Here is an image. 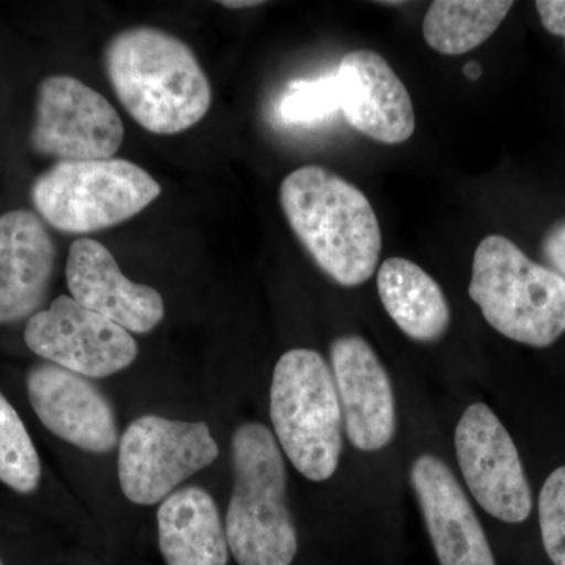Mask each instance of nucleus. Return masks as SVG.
Here are the masks:
<instances>
[{
    "instance_id": "nucleus-1",
    "label": "nucleus",
    "mask_w": 565,
    "mask_h": 565,
    "mask_svg": "<svg viewBox=\"0 0 565 565\" xmlns=\"http://www.w3.org/2000/svg\"><path fill=\"white\" fill-rule=\"evenodd\" d=\"M104 65L118 102L147 131H188L210 111V79L191 46L172 33L126 29L107 43Z\"/></svg>"
},
{
    "instance_id": "nucleus-2",
    "label": "nucleus",
    "mask_w": 565,
    "mask_h": 565,
    "mask_svg": "<svg viewBox=\"0 0 565 565\" xmlns=\"http://www.w3.org/2000/svg\"><path fill=\"white\" fill-rule=\"evenodd\" d=\"M280 203L297 239L327 277L344 288L373 277L381 225L356 185L321 166H305L282 180Z\"/></svg>"
},
{
    "instance_id": "nucleus-3",
    "label": "nucleus",
    "mask_w": 565,
    "mask_h": 565,
    "mask_svg": "<svg viewBox=\"0 0 565 565\" xmlns=\"http://www.w3.org/2000/svg\"><path fill=\"white\" fill-rule=\"evenodd\" d=\"M234 487L225 533L239 565H291L299 550L286 503V467L275 435L259 423L233 435Z\"/></svg>"
},
{
    "instance_id": "nucleus-4",
    "label": "nucleus",
    "mask_w": 565,
    "mask_h": 565,
    "mask_svg": "<svg viewBox=\"0 0 565 565\" xmlns=\"http://www.w3.org/2000/svg\"><path fill=\"white\" fill-rule=\"evenodd\" d=\"M468 294L498 333L548 348L565 333V281L501 234L476 247Z\"/></svg>"
},
{
    "instance_id": "nucleus-5",
    "label": "nucleus",
    "mask_w": 565,
    "mask_h": 565,
    "mask_svg": "<svg viewBox=\"0 0 565 565\" xmlns=\"http://www.w3.org/2000/svg\"><path fill=\"white\" fill-rule=\"evenodd\" d=\"M270 419L282 451L310 481L337 473L343 452V412L332 370L321 353L292 349L278 360Z\"/></svg>"
},
{
    "instance_id": "nucleus-6",
    "label": "nucleus",
    "mask_w": 565,
    "mask_h": 565,
    "mask_svg": "<svg viewBox=\"0 0 565 565\" xmlns=\"http://www.w3.org/2000/svg\"><path fill=\"white\" fill-rule=\"evenodd\" d=\"M161 192V184L147 170L111 158L55 162L33 182L32 202L52 228L88 234L129 221Z\"/></svg>"
},
{
    "instance_id": "nucleus-7",
    "label": "nucleus",
    "mask_w": 565,
    "mask_h": 565,
    "mask_svg": "<svg viewBox=\"0 0 565 565\" xmlns=\"http://www.w3.org/2000/svg\"><path fill=\"white\" fill-rule=\"evenodd\" d=\"M217 457L218 445L206 423L140 416L120 438L118 478L122 493L136 504L161 503Z\"/></svg>"
},
{
    "instance_id": "nucleus-8",
    "label": "nucleus",
    "mask_w": 565,
    "mask_h": 565,
    "mask_svg": "<svg viewBox=\"0 0 565 565\" xmlns=\"http://www.w3.org/2000/svg\"><path fill=\"white\" fill-rule=\"evenodd\" d=\"M125 126L115 107L84 82L50 76L36 93L33 151L57 162L103 161L120 150Z\"/></svg>"
},
{
    "instance_id": "nucleus-9",
    "label": "nucleus",
    "mask_w": 565,
    "mask_h": 565,
    "mask_svg": "<svg viewBox=\"0 0 565 565\" xmlns=\"http://www.w3.org/2000/svg\"><path fill=\"white\" fill-rule=\"evenodd\" d=\"M24 340L41 359L88 379L120 373L139 355L128 330L68 296L57 297L47 310L33 315Z\"/></svg>"
},
{
    "instance_id": "nucleus-10",
    "label": "nucleus",
    "mask_w": 565,
    "mask_h": 565,
    "mask_svg": "<svg viewBox=\"0 0 565 565\" xmlns=\"http://www.w3.org/2000/svg\"><path fill=\"white\" fill-rule=\"evenodd\" d=\"M455 441L460 471L481 508L504 523L525 522L533 493L514 440L492 408L470 405L457 424Z\"/></svg>"
},
{
    "instance_id": "nucleus-11",
    "label": "nucleus",
    "mask_w": 565,
    "mask_h": 565,
    "mask_svg": "<svg viewBox=\"0 0 565 565\" xmlns=\"http://www.w3.org/2000/svg\"><path fill=\"white\" fill-rule=\"evenodd\" d=\"M330 362L349 441L359 451H381L396 434V403L384 364L356 334L333 340Z\"/></svg>"
},
{
    "instance_id": "nucleus-12",
    "label": "nucleus",
    "mask_w": 565,
    "mask_h": 565,
    "mask_svg": "<svg viewBox=\"0 0 565 565\" xmlns=\"http://www.w3.org/2000/svg\"><path fill=\"white\" fill-rule=\"evenodd\" d=\"M28 394L40 422L66 444L96 455L120 444L114 408L90 379L43 363L28 375Z\"/></svg>"
},
{
    "instance_id": "nucleus-13",
    "label": "nucleus",
    "mask_w": 565,
    "mask_h": 565,
    "mask_svg": "<svg viewBox=\"0 0 565 565\" xmlns=\"http://www.w3.org/2000/svg\"><path fill=\"white\" fill-rule=\"evenodd\" d=\"M340 110L353 129L385 145L404 143L414 136L411 93L381 54L349 52L334 73Z\"/></svg>"
},
{
    "instance_id": "nucleus-14",
    "label": "nucleus",
    "mask_w": 565,
    "mask_h": 565,
    "mask_svg": "<svg viewBox=\"0 0 565 565\" xmlns=\"http://www.w3.org/2000/svg\"><path fill=\"white\" fill-rule=\"evenodd\" d=\"M66 282L77 303L129 333H150L166 316L161 294L126 278L117 259L98 241L82 237L71 244Z\"/></svg>"
},
{
    "instance_id": "nucleus-15",
    "label": "nucleus",
    "mask_w": 565,
    "mask_h": 565,
    "mask_svg": "<svg viewBox=\"0 0 565 565\" xmlns=\"http://www.w3.org/2000/svg\"><path fill=\"white\" fill-rule=\"evenodd\" d=\"M412 486L440 565H497L473 505L451 468L434 455L416 457Z\"/></svg>"
},
{
    "instance_id": "nucleus-16",
    "label": "nucleus",
    "mask_w": 565,
    "mask_h": 565,
    "mask_svg": "<svg viewBox=\"0 0 565 565\" xmlns=\"http://www.w3.org/2000/svg\"><path fill=\"white\" fill-rule=\"evenodd\" d=\"M55 244L39 215H0V323L39 313L51 288Z\"/></svg>"
},
{
    "instance_id": "nucleus-17",
    "label": "nucleus",
    "mask_w": 565,
    "mask_h": 565,
    "mask_svg": "<svg viewBox=\"0 0 565 565\" xmlns=\"http://www.w3.org/2000/svg\"><path fill=\"white\" fill-rule=\"evenodd\" d=\"M159 546L167 565H226L228 541L214 498L200 487L174 490L158 511Z\"/></svg>"
},
{
    "instance_id": "nucleus-18",
    "label": "nucleus",
    "mask_w": 565,
    "mask_h": 565,
    "mask_svg": "<svg viewBox=\"0 0 565 565\" xmlns=\"http://www.w3.org/2000/svg\"><path fill=\"white\" fill-rule=\"evenodd\" d=\"M382 305L396 326L411 340L437 343L448 332L451 308L440 285L418 264L388 258L377 273Z\"/></svg>"
},
{
    "instance_id": "nucleus-19",
    "label": "nucleus",
    "mask_w": 565,
    "mask_h": 565,
    "mask_svg": "<svg viewBox=\"0 0 565 565\" xmlns=\"http://www.w3.org/2000/svg\"><path fill=\"white\" fill-rule=\"evenodd\" d=\"M512 7L511 0H435L424 17V41L438 54H467L497 32Z\"/></svg>"
},
{
    "instance_id": "nucleus-20",
    "label": "nucleus",
    "mask_w": 565,
    "mask_h": 565,
    "mask_svg": "<svg viewBox=\"0 0 565 565\" xmlns=\"http://www.w3.org/2000/svg\"><path fill=\"white\" fill-rule=\"evenodd\" d=\"M0 481L18 493H33L41 481V462L31 435L13 405L0 393Z\"/></svg>"
},
{
    "instance_id": "nucleus-21",
    "label": "nucleus",
    "mask_w": 565,
    "mask_h": 565,
    "mask_svg": "<svg viewBox=\"0 0 565 565\" xmlns=\"http://www.w3.org/2000/svg\"><path fill=\"white\" fill-rule=\"evenodd\" d=\"M340 110V93L334 74L316 81H296L280 104V114L289 122H315Z\"/></svg>"
},
{
    "instance_id": "nucleus-22",
    "label": "nucleus",
    "mask_w": 565,
    "mask_h": 565,
    "mask_svg": "<svg viewBox=\"0 0 565 565\" xmlns=\"http://www.w3.org/2000/svg\"><path fill=\"white\" fill-rule=\"evenodd\" d=\"M542 544L550 561L565 565V467L546 478L539 497Z\"/></svg>"
},
{
    "instance_id": "nucleus-23",
    "label": "nucleus",
    "mask_w": 565,
    "mask_h": 565,
    "mask_svg": "<svg viewBox=\"0 0 565 565\" xmlns=\"http://www.w3.org/2000/svg\"><path fill=\"white\" fill-rule=\"evenodd\" d=\"M541 252L546 267L565 281V218L550 226L542 239Z\"/></svg>"
},
{
    "instance_id": "nucleus-24",
    "label": "nucleus",
    "mask_w": 565,
    "mask_h": 565,
    "mask_svg": "<svg viewBox=\"0 0 565 565\" xmlns=\"http://www.w3.org/2000/svg\"><path fill=\"white\" fill-rule=\"evenodd\" d=\"M535 9L546 31L565 41V0H537Z\"/></svg>"
},
{
    "instance_id": "nucleus-25",
    "label": "nucleus",
    "mask_w": 565,
    "mask_h": 565,
    "mask_svg": "<svg viewBox=\"0 0 565 565\" xmlns=\"http://www.w3.org/2000/svg\"><path fill=\"white\" fill-rule=\"evenodd\" d=\"M482 73H484V70H482V65L479 62L471 61L465 65L463 74L470 81H478L479 77L482 76Z\"/></svg>"
},
{
    "instance_id": "nucleus-26",
    "label": "nucleus",
    "mask_w": 565,
    "mask_h": 565,
    "mask_svg": "<svg viewBox=\"0 0 565 565\" xmlns=\"http://www.w3.org/2000/svg\"><path fill=\"white\" fill-rule=\"evenodd\" d=\"M223 7L226 9H252V7L262 6L263 2H253V0H239V2H221Z\"/></svg>"
},
{
    "instance_id": "nucleus-27",
    "label": "nucleus",
    "mask_w": 565,
    "mask_h": 565,
    "mask_svg": "<svg viewBox=\"0 0 565 565\" xmlns=\"http://www.w3.org/2000/svg\"><path fill=\"white\" fill-rule=\"evenodd\" d=\"M0 565H3L2 559H0Z\"/></svg>"
}]
</instances>
